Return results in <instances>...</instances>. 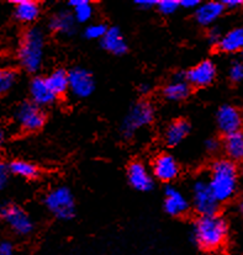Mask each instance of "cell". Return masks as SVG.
I'll list each match as a JSON object with an SVG mask.
<instances>
[{"label":"cell","mask_w":243,"mask_h":255,"mask_svg":"<svg viewBox=\"0 0 243 255\" xmlns=\"http://www.w3.org/2000/svg\"><path fill=\"white\" fill-rule=\"evenodd\" d=\"M209 185L220 204L230 201L237 191L239 169L230 159H218L210 166Z\"/></svg>","instance_id":"obj_2"},{"label":"cell","mask_w":243,"mask_h":255,"mask_svg":"<svg viewBox=\"0 0 243 255\" xmlns=\"http://www.w3.org/2000/svg\"><path fill=\"white\" fill-rule=\"evenodd\" d=\"M222 36H224V35H221V31L219 30L218 27H211L210 30H209V32H208V40H209V42H210V43L218 46L219 42L221 41Z\"/></svg>","instance_id":"obj_31"},{"label":"cell","mask_w":243,"mask_h":255,"mask_svg":"<svg viewBox=\"0 0 243 255\" xmlns=\"http://www.w3.org/2000/svg\"><path fill=\"white\" fill-rule=\"evenodd\" d=\"M155 119V109L147 101H138L130 109L121 125V132L125 138H131L133 134L150 125Z\"/></svg>","instance_id":"obj_5"},{"label":"cell","mask_w":243,"mask_h":255,"mask_svg":"<svg viewBox=\"0 0 243 255\" xmlns=\"http://www.w3.org/2000/svg\"><path fill=\"white\" fill-rule=\"evenodd\" d=\"M180 7V1L178 0H158L157 9L163 15H172Z\"/></svg>","instance_id":"obj_29"},{"label":"cell","mask_w":243,"mask_h":255,"mask_svg":"<svg viewBox=\"0 0 243 255\" xmlns=\"http://www.w3.org/2000/svg\"><path fill=\"white\" fill-rule=\"evenodd\" d=\"M100 41L103 48L115 56H122L127 52L126 40L117 27H109L108 32Z\"/></svg>","instance_id":"obj_20"},{"label":"cell","mask_w":243,"mask_h":255,"mask_svg":"<svg viewBox=\"0 0 243 255\" xmlns=\"http://www.w3.org/2000/svg\"><path fill=\"white\" fill-rule=\"evenodd\" d=\"M46 82L57 98L63 96L69 90V72L62 68L54 69L47 75Z\"/></svg>","instance_id":"obj_24"},{"label":"cell","mask_w":243,"mask_h":255,"mask_svg":"<svg viewBox=\"0 0 243 255\" xmlns=\"http://www.w3.org/2000/svg\"><path fill=\"white\" fill-rule=\"evenodd\" d=\"M95 82L89 70L74 68L69 72V92L79 99H85L93 94Z\"/></svg>","instance_id":"obj_10"},{"label":"cell","mask_w":243,"mask_h":255,"mask_svg":"<svg viewBox=\"0 0 243 255\" xmlns=\"http://www.w3.org/2000/svg\"><path fill=\"white\" fill-rule=\"evenodd\" d=\"M127 179L130 185L137 191H150L155 185L152 175L142 162H132L130 164L127 168Z\"/></svg>","instance_id":"obj_13"},{"label":"cell","mask_w":243,"mask_h":255,"mask_svg":"<svg viewBox=\"0 0 243 255\" xmlns=\"http://www.w3.org/2000/svg\"><path fill=\"white\" fill-rule=\"evenodd\" d=\"M190 84L185 73H177L173 80L164 87L163 96L169 101H182L189 96Z\"/></svg>","instance_id":"obj_17"},{"label":"cell","mask_w":243,"mask_h":255,"mask_svg":"<svg viewBox=\"0 0 243 255\" xmlns=\"http://www.w3.org/2000/svg\"><path fill=\"white\" fill-rule=\"evenodd\" d=\"M200 4L201 2L199 0H182V1H180V7L187 10H192V9L197 10L198 7L200 6Z\"/></svg>","instance_id":"obj_35"},{"label":"cell","mask_w":243,"mask_h":255,"mask_svg":"<svg viewBox=\"0 0 243 255\" xmlns=\"http://www.w3.org/2000/svg\"><path fill=\"white\" fill-rule=\"evenodd\" d=\"M239 210H240V213H241V216L243 218V197L240 200V202H239Z\"/></svg>","instance_id":"obj_39"},{"label":"cell","mask_w":243,"mask_h":255,"mask_svg":"<svg viewBox=\"0 0 243 255\" xmlns=\"http://www.w3.org/2000/svg\"><path fill=\"white\" fill-rule=\"evenodd\" d=\"M216 121L219 128L225 136L243 131V111L237 109L236 106H221L216 114Z\"/></svg>","instance_id":"obj_9"},{"label":"cell","mask_w":243,"mask_h":255,"mask_svg":"<svg viewBox=\"0 0 243 255\" xmlns=\"http://www.w3.org/2000/svg\"><path fill=\"white\" fill-rule=\"evenodd\" d=\"M192 201L195 212L199 216L216 215L220 202L216 200L206 179H197L192 186Z\"/></svg>","instance_id":"obj_6"},{"label":"cell","mask_w":243,"mask_h":255,"mask_svg":"<svg viewBox=\"0 0 243 255\" xmlns=\"http://www.w3.org/2000/svg\"><path fill=\"white\" fill-rule=\"evenodd\" d=\"M68 4L73 7V15L77 22H88L93 17L94 7L89 0H70Z\"/></svg>","instance_id":"obj_26"},{"label":"cell","mask_w":243,"mask_h":255,"mask_svg":"<svg viewBox=\"0 0 243 255\" xmlns=\"http://www.w3.org/2000/svg\"><path fill=\"white\" fill-rule=\"evenodd\" d=\"M14 4V16L21 23H32L38 19L41 12L40 4L33 0H15L11 1Z\"/></svg>","instance_id":"obj_18"},{"label":"cell","mask_w":243,"mask_h":255,"mask_svg":"<svg viewBox=\"0 0 243 255\" xmlns=\"http://www.w3.org/2000/svg\"><path fill=\"white\" fill-rule=\"evenodd\" d=\"M44 206L56 218L62 221L72 220L75 213V202L72 191L66 186H58L47 192Z\"/></svg>","instance_id":"obj_4"},{"label":"cell","mask_w":243,"mask_h":255,"mask_svg":"<svg viewBox=\"0 0 243 255\" xmlns=\"http://www.w3.org/2000/svg\"><path fill=\"white\" fill-rule=\"evenodd\" d=\"M224 150L227 159L243 163V131L226 134L224 138Z\"/></svg>","instance_id":"obj_21"},{"label":"cell","mask_w":243,"mask_h":255,"mask_svg":"<svg viewBox=\"0 0 243 255\" xmlns=\"http://www.w3.org/2000/svg\"><path fill=\"white\" fill-rule=\"evenodd\" d=\"M44 33L40 27H30L23 32L17 49L20 67L27 73L38 72L44 58Z\"/></svg>","instance_id":"obj_3"},{"label":"cell","mask_w":243,"mask_h":255,"mask_svg":"<svg viewBox=\"0 0 243 255\" xmlns=\"http://www.w3.org/2000/svg\"><path fill=\"white\" fill-rule=\"evenodd\" d=\"M17 79V74L12 68L0 70V93L5 94L12 89Z\"/></svg>","instance_id":"obj_27"},{"label":"cell","mask_w":243,"mask_h":255,"mask_svg":"<svg viewBox=\"0 0 243 255\" xmlns=\"http://www.w3.org/2000/svg\"><path fill=\"white\" fill-rule=\"evenodd\" d=\"M158 0H135V5L142 10H151L152 7H157Z\"/></svg>","instance_id":"obj_33"},{"label":"cell","mask_w":243,"mask_h":255,"mask_svg":"<svg viewBox=\"0 0 243 255\" xmlns=\"http://www.w3.org/2000/svg\"><path fill=\"white\" fill-rule=\"evenodd\" d=\"M0 255H14V247L10 242L2 241L0 243Z\"/></svg>","instance_id":"obj_34"},{"label":"cell","mask_w":243,"mask_h":255,"mask_svg":"<svg viewBox=\"0 0 243 255\" xmlns=\"http://www.w3.org/2000/svg\"><path fill=\"white\" fill-rule=\"evenodd\" d=\"M1 218L7 223L11 231L19 236H27L32 232L33 222L26 211L15 204H5L0 210Z\"/></svg>","instance_id":"obj_8"},{"label":"cell","mask_w":243,"mask_h":255,"mask_svg":"<svg viewBox=\"0 0 243 255\" xmlns=\"http://www.w3.org/2000/svg\"><path fill=\"white\" fill-rule=\"evenodd\" d=\"M150 90H151V85L147 84V83H143V84L140 85V92L142 94L150 93Z\"/></svg>","instance_id":"obj_38"},{"label":"cell","mask_w":243,"mask_h":255,"mask_svg":"<svg viewBox=\"0 0 243 255\" xmlns=\"http://www.w3.org/2000/svg\"><path fill=\"white\" fill-rule=\"evenodd\" d=\"M9 169L11 174L20 176V178L27 179V180H33L40 176V169L35 164L26 162V160L16 159L9 163Z\"/></svg>","instance_id":"obj_25"},{"label":"cell","mask_w":243,"mask_h":255,"mask_svg":"<svg viewBox=\"0 0 243 255\" xmlns=\"http://www.w3.org/2000/svg\"><path fill=\"white\" fill-rule=\"evenodd\" d=\"M219 49L225 53L243 52V27H237L222 36L219 42Z\"/></svg>","instance_id":"obj_23"},{"label":"cell","mask_w":243,"mask_h":255,"mask_svg":"<svg viewBox=\"0 0 243 255\" xmlns=\"http://www.w3.org/2000/svg\"><path fill=\"white\" fill-rule=\"evenodd\" d=\"M205 148L210 153H214V152H216V150L220 149V142L215 138H210L205 142Z\"/></svg>","instance_id":"obj_36"},{"label":"cell","mask_w":243,"mask_h":255,"mask_svg":"<svg viewBox=\"0 0 243 255\" xmlns=\"http://www.w3.org/2000/svg\"><path fill=\"white\" fill-rule=\"evenodd\" d=\"M15 120L23 131L36 132L43 127L46 122V114L32 101H25L15 110Z\"/></svg>","instance_id":"obj_7"},{"label":"cell","mask_w":243,"mask_h":255,"mask_svg":"<svg viewBox=\"0 0 243 255\" xmlns=\"http://www.w3.org/2000/svg\"><path fill=\"white\" fill-rule=\"evenodd\" d=\"M225 9H236V7L243 5V1L241 0H222Z\"/></svg>","instance_id":"obj_37"},{"label":"cell","mask_w":243,"mask_h":255,"mask_svg":"<svg viewBox=\"0 0 243 255\" xmlns=\"http://www.w3.org/2000/svg\"><path fill=\"white\" fill-rule=\"evenodd\" d=\"M152 171L157 180L169 183L174 180L179 174V164L173 155L168 153H162L153 159Z\"/></svg>","instance_id":"obj_11"},{"label":"cell","mask_w":243,"mask_h":255,"mask_svg":"<svg viewBox=\"0 0 243 255\" xmlns=\"http://www.w3.org/2000/svg\"><path fill=\"white\" fill-rule=\"evenodd\" d=\"M9 174H11L9 169V164H0V186H1V189L6 185L7 180H9Z\"/></svg>","instance_id":"obj_32"},{"label":"cell","mask_w":243,"mask_h":255,"mask_svg":"<svg viewBox=\"0 0 243 255\" xmlns=\"http://www.w3.org/2000/svg\"><path fill=\"white\" fill-rule=\"evenodd\" d=\"M109 27L105 23L96 22V23H90L85 27L84 30V36L89 40H101V38L105 36V33L108 32Z\"/></svg>","instance_id":"obj_28"},{"label":"cell","mask_w":243,"mask_h":255,"mask_svg":"<svg viewBox=\"0 0 243 255\" xmlns=\"http://www.w3.org/2000/svg\"><path fill=\"white\" fill-rule=\"evenodd\" d=\"M187 82L195 88L210 85L216 78V66L213 61H203L185 73Z\"/></svg>","instance_id":"obj_12"},{"label":"cell","mask_w":243,"mask_h":255,"mask_svg":"<svg viewBox=\"0 0 243 255\" xmlns=\"http://www.w3.org/2000/svg\"><path fill=\"white\" fill-rule=\"evenodd\" d=\"M241 174H242V176H243V163L241 164Z\"/></svg>","instance_id":"obj_40"},{"label":"cell","mask_w":243,"mask_h":255,"mask_svg":"<svg viewBox=\"0 0 243 255\" xmlns=\"http://www.w3.org/2000/svg\"><path fill=\"white\" fill-rule=\"evenodd\" d=\"M224 11L225 6L222 1H206L200 4V6L195 10V19L201 26H210L221 16Z\"/></svg>","instance_id":"obj_19"},{"label":"cell","mask_w":243,"mask_h":255,"mask_svg":"<svg viewBox=\"0 0 243 255\" xmlns=\"http://www.w3.org/2000/svg\"><path fill=\"white\" fill-rule=\"evenodd\" d=\"M190 209L185 195L174 186H168L164 191V210L173 217L184 216Z\"/></svg>","instance_id":"obj_14"},{"label":"cell","mask_w":243,"mask_h":255,"mask_svg":"<svg viewBox=\"0 0 243 255\" xmlns=\"http://www.w3.org/2000/svg\"><path fill=\"white\" fill-rule=\"evenodd\" d=\"M75 20L73 12L62 10L52 15L48 20V28L61 36H72L75 32Z\"/></svg>","instance_id":"obj_16"},{"label":"cell","mask_w":243,"mask_h":255,"mask_svg":"<svg viewBox=\"0 0 243 255\" xmlns=\"http://www.w3.org/2000/svg\"><path fill=\"white\" fill-rule=\"evenodd\" d=\"M230 79L232 82H240L243 79V63L241 62H235L230 68Z\"/></svg>","instance_id":"obj_30"},{"label":"cell","mask_w":243,"mask_h":255,"mask_svg":"<svg viewBox=\"0 0 243 255\" xmlns=\"http://www.w3.org/2000/svg\"><path fill=\"white\" fill-rule=\"evenodd\" d=\"M229 223L222 216H199L193 225L192 239L204 252H216L226 243Z\"/></svg>","instance_id":"obj_1"},{"label":"cell","mask_w":243,"mask_h":255,"mask_svg":"<svg viewBox=\"0 0 243 255\" xmlns=\"http://www.w3.org/2000/svg\"><path fill=\"white\" fill-rule=\"evenodd\" d=\"M189 131L190 126L185 120H177L167 127L164 132V140L169 147H176L185 139Z\"/></svg>","instance_id":"obj_22"},{"label":"cell","mask_w":243,"mask_h":255,"mask_svg":"<svg viewBox=\"0 0 243 255\" xmlns=\"http://www.w3.org/2000/svg\"><path fill=\"white\" fill-rule=\"evenodd\" d=\"M30 96L33 104L37 106H48L54 103L57 96L54 95L53 92L49 89L48 84L46 82V78L35 77L30 82Z\"/></svg>","instance_id":"obj_15"}]
</instances>
